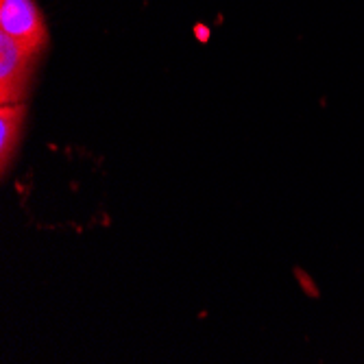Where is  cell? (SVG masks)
<instances>
[{
	"instance_id": "2",
	"label": "cell",
	"mask_w": 364,
	"mask_h": 364,
	"mask_svg": "<svg viewBox=\"0 0 364 364\" xmlns=\"http://www.w3.org/2000/svg\"><path fill=\"white\" fill-rule=\"evenodd\" d=\"M38 57L0 33V105L26 103Z\"/></svg>"
},
{
	"instance_id": "1",
	"label": "cell",
	"mask_w": 364,
	"mask_h": 364,
	"mask_svg": "<svg viewBox=\"0 0 364 364\" xmlns=\"http://www.w3.org/2000/svg\"><path fill=\"white\" fill-rule=\"evenodd\" d=\"M0 33L36 57L50 42L46 18L36 0H0Z\"/></svg>"
},
{
	"instance_id": "3",
	"label": "cell",
	"mask_w": 364,
	"mask_h": 364,
	"mask_svg": "<svg viewBox=\"0 0 364 364\" xmlns=\"http://www.w3.org/2000/svg\"><path fill=\"white\" fill-rule=\"evenodd\" d=\"M26 103L0 105V173H9L11 164L18 155L24 124H26Z\"/></svg>"
}]
</instances>
